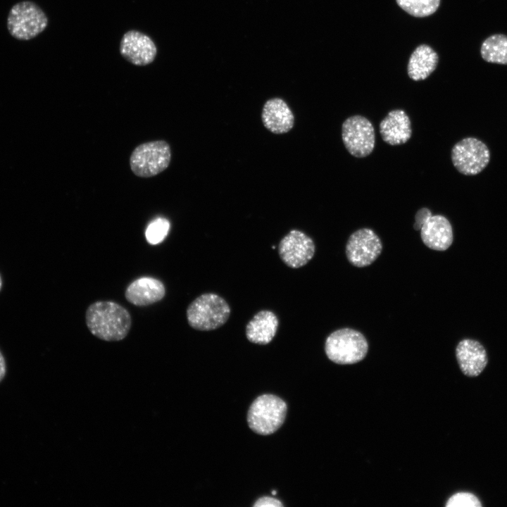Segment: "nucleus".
Instances as JSON below:
<instances>
[{"label":"nucleus","instance_id":"1","mask_svg":"<svg viewBox=\"0 0 507 507\" xmlns=\"http://www.w3.org/2000/svg\"><path fill=\"white\" fill-rule=\"evenodd\" d=\"M85 322L89 332L107 342H118L128 334L131 315L121 305L111 301H99L86 310Z\"/></svg>","mask_w":507,"mask_h":507},{"label":"nucleus","instance_id":"2","mask_svg":"<svg viewBox=\"0 0 507 507\" xmlns=\"http://www.w3.org/2000/svg\"><path fill=\"white\" fill-rule=\"evenodd\" d=\"M230 307L220 296L205 293L196 297L187 307L189 325L199 331H211L223 326L229 319Z\"/></svg>","mask_w":507,"mask_h":507},{"label":"nucleus","instance_id":"3","mask_svg":"<svg viewBox=\"0 0 507 507\" xmlns=\"http://www.w3.org/2000/svg\"><path fill=\"white\" fill-rule=\"evenodd\" d=\"M368 344L364 335L351 328H342L332 332L326 339L325 351L332 362L346 365L362 361Z\"/></svg>","mask_w":507,"mask_h":507},{"label":"nucleus","instance_id":"4","mask_svg":"<svg viewBox=\"0 0 507 507\" xmlns=\"http://www.w3.org/2000/svg\"><path fill=\"white\" fill-rule=\"evenodd\" d=\"M172 158L170 144L163 139L137 146L130 156L132 172L139 177H154L167 169Z\"/></svg>","mask_w":507,"mask_h":507},{"label":"nucleus","instance_id":"5","mask_svg":"<svg viewBox=\"0 0 507 507\" xmlns=\"http://www.w3.org/2000/svg\"><path fill=\"white\" fill-rule=\"evenodd\" d=\"M49 23L44 11L32 1L13 5L8 15L7 29L18 40H30L44 32Z\"/></svg>","mask_w":507,"mask_h":507},{"label":"nucleus","instance_id":"6","mask_svg":"<svg viewBox=\"0 0 507 507\" xmlns=\"http://www.w3.org/2000/svg\"><path fill=\"white\" fill-rule=\"evenodd\" d=\"M287 406L282 399L273 394H263L251 403L247 415L249 427L256 433L268 435L283 424Z\"/></svg>","mask_w":507,"mask_h":507},{"label":"nucleus","instance_id":"7","mask_svg":"<svg viewBox=\"0 0 507 507\" xmlns=\"http://www.w3.org/2000/svg\"><path fill=\"white\" fill-rule=\"evenodd\" d=\"M451 161L456 169L465 175L481 173L490 161L487 146L475 137H465L453 146Z\"/></svg>","mask_w":507,"mask_h":507},{"label":"nucleus","instance_id":"8","mask_svg":"<svg viewBox=\"0 0 507 507\" xmlns=\"http://www.w3.org/2000/svg\"><path fill=\"white\" fill-rule=\"evenodd\" d=\"M342 137L345 148L355 157H365L374 149V127L370 121L362 115H356L346 119L342 126Z\"/></svg>","mask_w":507,"mask_h":507},{"label":"nucleus","instance_id":"9","mask_svg":"<svg viewBox=\"0 0 507 507\" xmlns=\"http://www.w3.org/2000/svg\"><path fill=\"white\" fill-rule=\"evenodd\" d=\"M382 250L381 239L369 228H362L353 232L346 245L348 261L358 268L372 264L380 255Z\"/></svg>","mask_w":507,"mask_h":507},{"label":"nucleus","instance_id":"10","mask_svg":"<svg viewBox=\"0 0 507 507\" xmlns=\"http://www.w3.org/2000/svg\"><path fill=\"white\" fill-rule=\"evenodd\" d=\"M315 246L304 232L292 230L280 242L278 253L282 261L292 268H299L313 257Z\"/></svg>","mask_w":507,"mask_h":507},{"label":"nucleus","instance_id":"11","mask_svg":"<svg viewBox=\"0 0 507 507\" xmlns=\"http://www.w3.org/2000/svg\"><path fill=\"white\" fill-rule=\"evenodd\" d=\"M120 54L130 63L145 66L151 63L157 54V48L153 39L138 30H129L122 37Z\"/></svg>","mask_w":507,"mask_h":507},{"label":"nucleus","instance_id":"12","mask_svg":"<svg viewBox=\"0 0 507 507\" xmlns=\"http://www.w3.org/2000/svg\"><path fill=\"white\" fill-rule=\"evenodd\" d=\"M456 357L461 372L471 377L480 375L488 363L486 349L480 342L472 339L459 342Z\"/></svg>","mask_w":507,"mask_h":507},{"label":"nucleus","instance_id":"13","mask_svg":"<svg viewBox=\"0 0 507 507\" xmlns=\"http://www.w3.org/2000/svg\"><path fill=\"white\" fill-rule=\"evenodd\" d=\"M420 236L428 248L436 251L446 250L453 239L451 223L442 215H430L420 228Z\"/></svg>","mask_w":507,"mask_h":507},{"label":"nucleus","instance_id":"14","mask_svg":"<svg viewBox=\"0 0 507 507\" xmlns=\"http://www.w3.org/2000/svg\"><path fill=\"white\" fill-rule=\"evenodd\" d=\"M165 294L163 283L151 277H142L134 280L127 287V301L137 306H145L160 301Z\"/></svg>","mask_w":507,"mask_h":507},{"label":"nucleus","instance_id":"15","mask_svg":"<svg viewBox=\"0 0 507 507\" xmlns=\"http://www.w3.org/2000/svg\"><path fill=\"white\" fill-rule=\"evenodd\" d=\"M379 128L383 141L392 146L406 143L412 134L410 118L401 109L389 112L380 122Z\"/></svg>","mask_w":507,"mask_h":507},{"label":"nucleus","instance_id":"16","mask_svg":"<svg viewBox=\"0 0 507 507\" xmlns=\"http://www.w3.org/2000/svg\"><path fill=\"white\" fill-rule=\"evenodd\" d=\"M264 126L275 134L289 132L294 126V117L286 102L280 98L268 100L261 113Z\"/></svg>","mask_w":507,"mask_h":507},{"label":"nucleus","instance_id":"17","mask_svg":"<svg viewBox=\"0 0 507 507\" xmlns=\"http://www.w3.org/2000/svg\"><path fill=\"white\" fill-rule=\"evenodd\" d=\"M278 326V318L273 311H260L246 326V338L254 344H268L275 336Z\"/></svg>","mask_w":507,"mask_h":507},{"label":"nucleus","instance_id":"18","mask_svg":"<svg viewBox=\"0 0 507 507\" xmlns=\"http://www.w3.org/2000/svg\"><path fill=\"white\" fill-rule=\"evenodd\" d=\"M438 61L437 54L430 46L420 45L410 57L408 74L415 81L425 80L435 70Z\"/></svg>","mask_w":507,"mask_h":507},{"label":"nucleus","instance_id":"19","mask_svg":"<svg viewBox=\"0 0 507 507\" xmlns=\"http://www.w3.org/2000/svg\"><path fill=\"white\" fill-rule=\"evenodd\" d=\"M480 55L487 63L507 65V35L494 34L486 38L481 44Z\"/></svg>","mask_w":507,"mask_h":507},{"label":"nucleus","instance_id":"20","mask_svg":"<svg viewBox=\"0 0 507 507\" xmlns=\"http://www.w3.org/2000/svg\"><path fill=\"white\" fill-rule=\"evenodd\" d=\"M398 5L415 17H425L434 13L440 0H396Z\"/></svg>","mask_w":507,"mask_h":507},{"label":"nucleus","instance_id":"21","mask_svg":"<svg viewBox=\"0 0 507 507\" xmlns=\"http://www.w3.org/2000/svg\"><path fill=\"white\" fill-rule=\"evenodd\" d=\"M170 227V223L165 218H158L153 220L145 231L146 241L151 245L162 242L167 237Z\"/></svg>","mask_w":507,"mask_h":507},{"label":"nucleus","instance_id":"22","mask_svg":"<svg viewBox=\"0 0 507 507\" xmlns=\"http://www.w3.org/2000/svg\"><path fill=\"white\" fill-rule=\"evenodd\" d=\"M446 507H481L480 499L470 492H458L447 501Z\"/></svg>","mask_w":507,"mask_h":507},{"label":"nucleus","instance_id":"23","mask_svg":"<svg viewBox=\"0 0 507 507\" xmlns=\"http://www.w3.org/2000/svg\"><path fill=\"white\" fill-rule=\"evenodd\" d=\"M431 215V211L427 208H423L418 211L415 216L414 229L420 230L425 220Z\"/></svg>","mask_w":507,"mask_h":507},{"label":"nucleus","instance_id":"24","mask_svg":"<svg viewBox=\"0 0 507 507\" xmlns=\"http://www.w3.org/2000/svg\"><path fill=\"white\" fill-rule=\"evenodd\" d=\"M254 506L255 507H263V506H274V507H280L283 506V504L277 499L268 497V496H263L260 499H258L256 503L254 504Z\"/></svg>","mask_w":507,"mask_h":507},{"label":"nucleus","instance_id":"25","mask_svg":"<svg viewBox=\"0 0 507 507\" xmlns=\"http://www.w3.org/2000/svg\"><path fill=\"white\" fill-rule=\"evenodd\" d=\"M6 371L5 359L0 351V382L4 379Z\"/></svg>","mask_w":507,"mask_h":507},{"label":"nucleus","instance_id":"26","mask_svg":"<svg viewBox=\"0 0 507 507\" xmlns=\"http://www.w3.org/2000/svg\"><path fill=\"white\" fill-rule=\"evenodd\" d=\"M1 287H2V279H1V275H0V290H1Z\"/></svg>","mask_w":507,"mask_h":507},{"label":"nucleus","instance_id":"27","mask_svg":"<svg viewBox=\"0 0 507 507\" xmlns=\"http://www.w3.org/2000/svg\"><path fill=\"white\" fill-rule=\"evenodd\" d=\"M276 494H277V491L273 490V491L272 492V494H273V495H275Z\"/></svg>","mask_w":507,"mask_h":507}]
</instances>
